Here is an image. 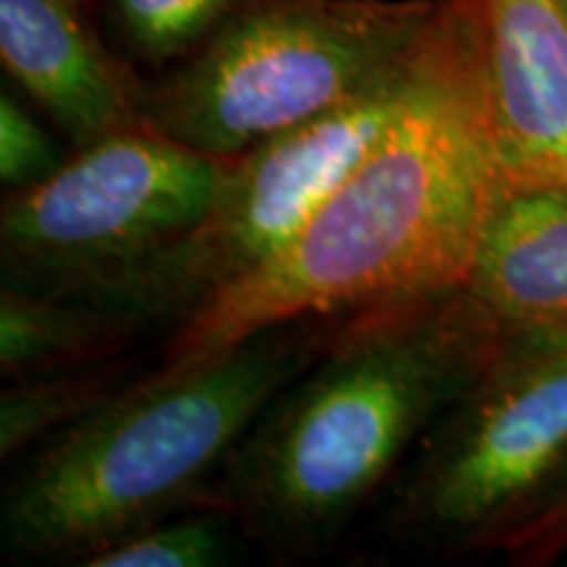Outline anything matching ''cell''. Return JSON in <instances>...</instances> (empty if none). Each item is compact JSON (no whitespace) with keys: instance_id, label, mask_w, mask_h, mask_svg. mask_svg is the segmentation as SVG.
Here are the masks:
<instances>
[{"instance_id":"obj_1","label":"cell","mask_w":567,"mask_h":567,"mask_svg":"<svg viewBox=\"0 0 567 567\" xmlns=\"http://www.w3.org/2000/svg\"><path fill=\"white\" fill-rule=\"evenodd\" d=\"M507 179L488 116L471 0H442L413 101L274 258L168 331L155 368H184L271 326L339 318L465 287Z\"/></svg>"},{"instance_id":"obj_2","label":"cell","mask_w":567,"mask_h":567,"mask_svg":"<svg viewBox=\"0 0 567 567\" xmlns=\"http://www.w3.org/2000/svg\"><path fill=\"white\" fill-rule=\"evenodd\" d=\"M502 337L467 287L344 316L234 446L213 505L279 559L321 555L484 373Z\"/></svg>"},{"instance_id":"obj_3","label":"cell","mask_w":567,"mask_h":567,"mask_svg":"<svg viewBox=\"0 0 567 567\" xmlns=\"http://www.w3.org/2000/svg\"><path fill=\"white\" fill-rule=\"evenodd\" d=\"M339 318L271 326L184 368H155L48 439L3 488L0 555L76 565L161 517L213 505L255 417L326 350Z\"/></svg>"},{"instance_id":"obj_4","label":"cell","mask_w":567,"mask_h":567,"mask_svg":"<svg viewBox=\"0 0 567 567\" xmlns=\"http://www.w3.org/2000/svg\"><path fill=\"white\" fill-rule=\"evenodd\" d=\"M439 0H252L142 92L151 130L237 158L371 87L421 45Z\"/></svg>"},{"instance_id":"obj_5","label":"cell","mask_w":567,"mask_h":567,"mask_svg":"<svg viewBox=\"0 0 567 567\" xmlns=\"http://www.w3.org/2000/svg\"><path fill=\"white\" fill-rule=\"evenodd\" d=\"M224 168L147 124L74 151L45 182L6 195L0 284L145 316L142 289L203 221Z\"/></svg>"},{"instance_id":"obj_6","label":"cell","mask_w":567,"mask_h":567,"mask_svg":"<svg viewBox=\"0 0 567 567\" xmlns=\"http://www.w3.org/2000/svg\"><path fill=\"white\" fill-rule=\"evenodd\" d=\"M567 465V334L505 331L392 481L386 530L429 555L492 551Z\"/></svg>"},{"instance_id":"obj_7","label":"cell","mask_w":567,"mask_h":567,"mask_svg":"<svg viewBox=\"0 0 567 567\" xmlns=\"http://www.w3.org/2000/svg\"><path fill=\"white\" fill-rule=\"evenodd\" d=\"M439 19L442 0L413 55L371 87L226 161L205 218L142 289V313L172 331L210 295L274 258L413 101L434 51Z\"/></svg>"},{"instance_id":"obj_8","label":"cell","mask_w":567,"mask_h":567,"mask_svg":"<svg viewBox=\"0 0 567 567\" xmlns=\"http://www.w3.org/2000/svg\"><path fill=\"white\" fill-rule=\"evenodd\" d=\"M471 3L507 189L567 184L565 9L557 0Z\"/></svg>"},{"instance_id":"obj_9","label":"cell","mask_w":567,"mask_h":567,"mask_svg":"<svg viewBox=\"0 0 567 567\" xmlns=\"http://www.w3.org/2000/svg\"><path fill=\"white\" fill-rule=\"evenodd\" d=\"M0 61L71 151L145 124V84L97 38L87 0H0Z\"/></svg>"},{"instance_id":"obj_10","label":"cell","mask_w":567,"mask_h":567,"mask_svg":"<svg viewBox=\"0 0 567 567\" xmlns=\"http://www.w3.org/2000/svg\"><path fill=\"white\" fill-rule=\"evenodd\" d=\"M465 287L505 331L567 334V184L505 189Z\"/></svg>"},{"instance_id":"obj_11","label":"cell","mask_w":567,"mask_h":567,"mask_svg":"<svg viewBox=\"0 0 567 567\" xmlns=\"http://www.w3.org/2000/svg\"><path fill=\"white\" fill-rule=\"evenodd\" d=\"M151 318L111 302L0 287V373L6 381L124 360Z\"/></svg>"},{"instance_id":"obj_12","label":"cell","mask_w":567,"mask_h":567,"mask_svg":"<svg viewBox=\"0 0 567 567\" xmlns=\"http://www.w3.org/2000/svg\"><path fill=\"white\" fill-rule=\"evenodd\" d=\"M126 373L130 363L113 360L105 365L6 381L0 394V457L24 455L30 446H40L71 423L82 421L130 384Z\"/></svg>"},{"instance_id":"obj_13","label":"cell","mask_w":567,"mask_h":567,"mask_svg":"<svg viewBox=\"0 0 567 567\" xmlns=\"http://www.w3.org/2000/svg\"><path fill=\"white\" fill-rule=\"evenodd\" d=\"M239 523L218 505H195L161 517L92 555L84 567H218L237 555ZM247 538V536H245Z\"/></svg>"},{"instance_id":"obj_14","label":"cell","mask_w":567,"mask_h":567,"mask_svg":"<svg viewBox=\"0 0 567 567\" xmlns=\"http://www.w3.org/2000/svg\"><path fill=\"white\" fill-rule=\"evenodd\" d=\"M252 0H109L126 55L153 69H172Z\"/></svg>"},{"instance_id":"obj_15","label":"cell","mask_w":567,"mask_h":567,"mask_svg":"<svg viewBox=\"0 0 567 567\" xmlns=\"http://www.w3.org/2000/svg\"><path fill=\"white\" fill-rule=\"evenodd\" d=\"M66 163L51 134L9 90L0 92V184L6 195L45 182Z\"/></svg>"},{"instance_id":"obj_16","label":"cell","mask_w":567,"mask_h":567,"mask_svg":"<svg viewBox=\"0 0 567 567\" xmlns=\"http://www.w3.org/2000/svg\"><path fill=\"white\" fill-rule=\"evenodd\" d=\"M567 549V465L549 486L502 530L492 551L509 565L544 567Z\"/></svg>"},{"instance_id":"obj_17","label":"cell","mask_w":567,"mask_h":567,"mask_svg":"<svg viewBox=\"0 0 567 567\" xmlns=\"http://www.w3.org/2000/svg\"><path fill=\"white\" fill-rule=\"evenodd\" d=\"M557 3H559V6H563V9H565V13H567V0H557Z\"/></svg>"}]
</instances>
